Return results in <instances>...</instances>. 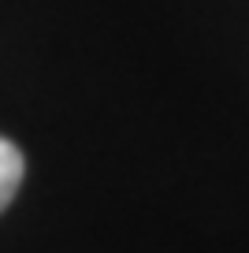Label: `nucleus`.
Segmentation results:
<instances>
[{"instance_id":"obj_1","label":"nucleus","mask_w":249,"mask_h":253,"mask_svg":"<svg viewBox=\"0 0 249 253\" xmlns=\"http://www.w3.org/2000/svg\"><path fill=\"white\" fill-rule=\"evenodd\" d=\"M23 171H26V160L19 153V145H11L8 138H0V212L11 205L19 182H23Z\"/></svg>"}]
</instances>
